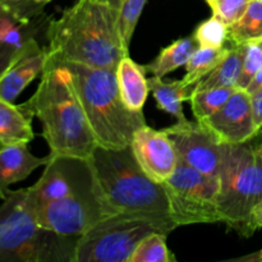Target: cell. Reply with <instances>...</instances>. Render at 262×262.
Instances as JSON below:
<instances>
[{"instance_id":"cell-25","label":"cell","mask_w":262,"mask_h":262,"mask_svg":"<svg viewBox=\"0 0 262 262\" xmlns=\"http://www.w3.org/2000/svg\"><path fill=\"white\" fill-rule=\"evenodd\" d=\"M168 235L154 232L137 245L128 262H174L176 257L166 246Z\"/></svg>"},{"instance_id":"cell-9","label":"cell","mask_w":262,"mask_h":262,"mask_svg":"<svg viewBox=\"0 0 262 262\" xmlns=\"http://www.w3.org/2000/svg\"><path fill=\"white\" fill-rule=\"evenodd\" d=\"M33 210L40 227L66 237H81L105 217L94 186Z\"/></svg>"},{"instance_id":"cell-17","label":"cell","mask_w":262,"mask_h":262,"mask_svg":"<svg viewBox=\"0 0 262 262\" xmlns=\"http://www.w3.org/2000/svg\"><path fill=\"white\" fill-rule=\"evenodd\" d=\"M115 73L123 102L133 112H142L150 92L145 67L127 55L119 61Z\"/></svg>"},{"instance_id":"cell-6","label":"cell","mask_w":262,"mask_h":262,"mask_svg":"<svg viewBox=\"0 0 262 262\" xmlns=\"http://www.w3.org/2000/svg\"><path fill=\"white\" fill-rule=\"evenodd\" d=\"M78 238L40 227L27 188L10 191L0 205L2 262H73Z\"/></svg>"},{"instance_id":"cell-35","label":"cell","mask_w":262,"mask_h":262,"mask_svg":"<svg viewBox=\"0 0 262 262\" xmlns=\"http://www.w3.org/2000/svg\"><path fill=\"white\" fill-rule=\"evenodd\" d=\"M206 3L210 5V8H212L215 5V3H216V0H206Z\"/></svg>"},{"instance_id":"cell-5","label":"cell","mask_w":262,"mask_h":262,"mask_svg":"<svg viewBox=\"0 0 262 262\" xmlns=\"http://www.w3.org/2000/svg\"><path fill=\"white\" fill-rule=\"evenodd\" d=\"M217 209L222 223L242 237L257 230L253 212L262 201V142L225 145L219 170Z\"/></svg>"},{"instance_id":"cell-22","label":"cell","mask_w":262,"mask_h":262,"mask_svg":"<svg viewBox=\"0 0 262 262\" xmlns=\"http://www.w3.org/2000/svg\"><path fill=\"white\" fill-rule=\"evenodd\" d=\"M262 38V2L251 0L243 14L229 26L232 45L255 42Z\"/></svg>"},{"instance_id":"cell-11","label":"cell","mask_w":262,"mask_h":262,"mask_svg":"<svg viewBox=\"0 0 262 262\" xmlns=\"http://www.w3.org/2000/svg\"><path fill=\"white\" fill-rule=\"evenodd\" d=\"M164 130L173 141L179 160L201 173L217 178L225 145H222L201 123L197 120L177 122Z\"/></svg>"},{"instance_id":"cell-28","label":"cell","mask_w":262,"mask_h":262,"mask_svg":"<svg viewBox=\"0 0 262 262\" xmlns=\"http://www.w3.org/2000/svg\"><path fill=\"white\" fill-rule=\"evenodd\" d=\"M243 58L242 68H241L239 79H238V89L247 90L256 73L262 67V51L256 42L243 43Z\"/></svg>"},{"instance_id":"cell-26","label":"cell","mask_w":262,"mask_h":262,"mask_svg":"<svg viewBox=\"0 0 262 262\" xmlns=\"http://www.w3.org/2000/svg\"><path fill=\"white\" fill-rule=\"evenodd\" d=\"M146 2L147 0H123L122 5L118 9V32L122 40L123 48L128 53H129L133 33L137 27L138 19L145 8Z\"/></svg>"},{"instance_id":"cell-39","label":"cell","mask_w":262,"mask_h":262,"mask_svg":"<svg viewBox=\"0 0 262 262\" xmlns=\"http://www.w3.org/2000/svg\"><path fill=\"white\" fill-rule=\"evenodd\" d=\"M261 2H262V0H261Z\"/></svg>"},{"instance_id":"cell-3","label":"cell","mask_w":262,"mask_h":262,"mask_svg":"<svg viewBox=\"0 0 262 262\" xmlns=\"http://www.w3.org/2000/svg\"><path fill=\"white\" fill-rule=\"evenodd\" d=\"M86 161L94 192L105 216L133 212L171 219L163 186L141 169L130 146L124 148L97 146Z\"/></svg>"},{"instance_id":"cell-20","label":"cell","mask_w":262,"mask_h":262,"mask_svg":"<svg viewBox=\"0 0 262 262\" xmlns=\"http://www.w3.org/2000/svg\"><path fill=\"white\" fill-rule=\"evenodd\" d=\"M197 48H199V43L194 40L193 36L179 38L166 48L161 49L159 55L151 63L143 67H145L146 72L151 73L152 76L164 78L166 74L177 71L181 67H186L187 61Z\"/></svg>"},{"instance_id":"cell-32","label":"cell","mask_w":262,"mask_h":262,"mask_svg":"<svg viewBox=\"0 0 262 262\" xmlns=\"http://www.w3.org/2000/svg\"><path fill=\"white\" fill-rule=\"evenodd\" d=\"M262 89V67L260 68V71L256 73L255 78L252 79V82L250 83V86L247 87V90L246 91L248 92V94H253L255 91H257V90Z\"/></svg>"},{"instance_id":"cell-19","label":"cell","mask_w":262,"mask_h":262,"mask_svg":"<svg viewBox=\"0 0 262 262\" xmlns=\"http://www.w3.org/2000/svg\"><path fill=\"white\" fill-rule=\"evenodd\" d=\"M148 87L155 97L159 109L176 118L177 122L188 120L184 115L183 102L191 99L194 86H187L183 79L164 82L163 78L152 76L148 78Z\"/></svg>"},{"instance_id":"cell-27","label":"cell","mask_w":262,"mask_h":262,"mask_svg":"<svg viewBox=\"0 0 262 262\" xmlns=\"http://www.w3.org/2000/svg\"><path fill=\"white\" fill-rule=\"evenodd\" d=\"M193 37L201 48L223 49L229 41V26L212 14L209 19L200 23Z\"/></svg>"},{"instance_id":"cell-16","label":"cell","mask_w":262,"mask_h":262,"mask_svg":"<svg viewBox=\"0 0 262 262\" xmlns=\"http://www.w3.org/2000/svg\"><path fill=\"white\" fill-rule=\"evenodd\" d=\"M49 155L37 158L28 145H12L0 148V200H5L10 186L25 181L40 166L46 165Z\"/></svg>"},{"instance_id":"cell-33","label":"cell","mask_w":262,"mask_h":262,"mask_svg":"<svg viewBox=\"0 0 262 262\" xmlns=\"http://www.w3.org/2000/svg\"><path fill=\"white\" fill-rule=\"evenodd\" d=\"M253 223H255L257 229L258 228H262V201L255 209V212H253Z\"/></svg>"},{"instance_id":"cell-31","label":"cell","mask_w":262,"mask_h":262,"mask_svg":"<svg viewBox=\"0 0 262 262\" xmlns=\"http://www.w3.org/2000/svg\"><path fill=\"white\" fill-rule=\"evenodd\" d=\"M251 95V101H252L253 118H255V124L257 127V133L262 129V89L257 90Z\"/></svg>"},{"instance_id":"cell-13","label":"cell","mask_w":262,"mask_h":262,"mask_svg":"<svg viewBox=\"0 0 262 262\" xmlns=\"http://www.w3.org/2000/svg\"><path fill=\"white\" fill-rule=\"evenodd\" d=\"M130 148L141 169L156 183H164L176 171L178 154L164 129L158 130L147 124L143 125L136 130Z\"/></svg>"},{"instance_id":"cell-34","label":"cell","mask_w":262,"mask_h":262,"mask_svg":"<svg viewBox=\"0 0 262 262\" xmlns=\"http://www.w3.org/2000/svg\"><path fill=\"white\" fill-rule=\"evenodd\" d=\"M95 2H99L101 4H106L109 7L115 8V9H119L120 5H122L123 0H95Z\"/></svg>"},{"instance_id":"cell-2","label":"cell","mask_w":262,"mask_h":262,"mask_svg":"<svg viewBox=\"0 0 262 262\" xmlns=\"http://www.w3.org/2000/svg\"><path fill=\"white\" fill-rule=\"evenodd\" d=\"M20 105L40 120L51 156L87 160L99 146L64 67H45L35 94Z\"/></svg>"},{"instance_id":"cell-23","label":"cell","mask_w":262,"mask_h":262,"mask_svg":"<svg viewBox=\"0 0 262 262\" xmlns=\"http://www.w3.org/2000/svg\"><path fill=\"white\" fill-rule=\"evenodd\" d=\"M228 50L229 48L227 46L223 49L199 46L186 64V76L183 77L184 83L187 86H196L219 66L220 61L228 54Z\"/></svg>"},{"instance_id":"cell-29","label":"cell","mask_w":262,"mask_h":262,"mask_svg":"<svg viewBox=\"0 0 262 262\" xmlns=\"http://www.w3.org/2000/svg\"><path fill=\"white\" fill-rule=\"evenodd\" d=\"M251 0H216L211 8L212 14L222 19L225 25L234 23L247 8Z\"/></svg>"},{"instance_id":"cell-7","label":"cell","mask_w":262,"mask_h":262,"mask_svg":"<svg viewBox=\"0 0 262 262\" xmlns=\"http://www.w3.org/2000/svg\"><path fill=\"white\" fill-rule=\"evenodd\" d=\"M171 219L118 212L100 220L78 238L73 262H128L138 243L154 232L177 229Z\"/></svg>"},{"instance_id":"cell-38","label":"cell","mask_w":262,"mask_h":262,"mask_svg":"<svg viewBox=\"0 0 262 262\" xmlns=\"http://www.w3.org/2000/svg\"><path fill=\"white\" fill-rule=\"evenodd\" d=\"M3 147H4V145H3V143L0 142V148H3Z\"/></svg>"},{"instance_id":"cell-37","label":"cell","mask_w":262,"mask_h":262,"mask_svg":"<svg viewBox=\"0 0 262 262\" xmlns=\"http://www.w3.org/2000/svg\"><path fill=\"white\" fill-rule=\"evenodd\" d=\"M256 43H257L258 46H260V49H261V51H262V38H260V40H257V41H255Z\"/></svg>"},{"instance_id":"cell-21","label":"cell","mask_w":262,"mask_h":262,"mask_svg":"<svg viewBox=\"0 0 262 262\" xmlns=\"http://www.w3.org/2000/svg\"><path fill=\"white\" fill-rule=\"evenodd\" d=\"M243 46L232 45L219 66L194 86L193 92L217 87H237L242 68ZM238 89V87H237Z\"/></svg>"},{"instance_id":"cell-8","label":"cell","mask_w":262,"mask_h":262,"mask_svg":"<svg viewBox=\"0 0 262 262\" xmlns=\"http://www.w3.org/2000/svg\"><path fill=\"white\" fill-rule=\"evenodd\" d=\"M161 186L177 227L222 223L217 209L219 178L201 173L179 160L173 176Z\"/></svg>"},{"instance_id":"cell-18","label":"cell","mask_w":262,"mask_h":262,"mask_svg":"<svg viewBox=\"0 0 262 262\" xmlns=\"http://www.w3.org/2000/svg\"><path fill=\"white\" fill-rule=\"evenodd\" d=\"M33 137L32 117L22 105L0 97V142L4 146L28 145Z\"/></svg>"},{"instance_id":"cell-36","label":"cell","mask_w":262,"mask_h":262,"mask_svg":"<svg viewBox=\"0 0 262 262\" xmlns=\"http://www.w3.org/2000/svg\"><path fill=\"white\" fill-rule=\"evenodd\" d=\"M256 138H257V140L260 141V142H262V129L257 133V135H256Z\"/></svg>"},{"instance_id":"cell-14","label":"cell","mask_w":262,"mask_h":262,"mask_svg":"<svg viewBox=\"0 0 262 262\" xmlns=\"http://www.w3.org/2000/svg\"><path fill=\"white\" fill-rule=\"evenodd\" d=\"M48 53L46 48H41L31 38L27 49L15 59L14 63L7 69L0 78V97L14 102V100L25 91L26 87L45 69Z\"/></svg>"},{"instance_id":"cell-1","label":"cell","mask_w":262,"mask_h":262,"mask_svg":"<svg viewBox=\"0 0 262 262\" xmlns=\"http://www.w3.org/2000/svg\"><path fill=\"white\" fill-rule=\"evenodd\" d=\"M117 20L115 8L95 0H77L49 22L46 66L78 63L117 69L119 61L129 55L123 48Z\"/></svg>"},{"instance_id":"cell-10","label":"cell","mask_w":262,"mask_h":262,"mask_svg":"<svg viewBox=\"0 0 262 262\" xmlns=\"http://www.w3.org/2000/svg\"><path fill=\"white\" fill-rule=\"evenodd\" d=\"M92 187V177L86 160L64 156H51L42 176L28 187V199L33 209L48 202L78 193Z\"/></svg>"},{"instance_id":"cell-15","label":"cell","mask_w":262,"mask_h":262,"mask_svg":"<svg viewBox=\"0 0 262 262\" xmlns=\"http://www.w3.org/2000/svg\"><path fill=\"white\" fill-rule=\"evenodd\" d=\"M53 0H0V41H25L30 27Z\"/></svg>"},{"instance_id":"cell-4","label":"cell","mask_w":262,"mask_h":262,"mask_svg":"<svg viewBox=\"0 0 262 262\" xmlns=\"http://www.w3.org/2000/svg\"><path fill=\"white\" fill-rule=\"evenodd\" d=\"M53 66H61L67 71L97 145L105 148L130 146L136 130L146 125V120L142 112H133L123 102L115 69L78 63Z\"/></svg>"},{"instance_id":"cell-30","label":"cell","mask_w":262,"mask_h":262,"mask_svg":"<svg viewBox=\"0 0 262 262\" xmlns=\"http://www.w3.org/2000/svg\"><path fill=\"white\" fill-rule=\"evenodd\" d=\"M31 38L32 37L25 41H18V42L0 41V78L7 72V69L14 63L15 59L19 58L20 54L27 49Z\"/></svg>"},{"instance_id":"cell-12","label":"cell","mask_w":262,"mask_h":262,"mask_svg":"<svg viewBox=\"0 0 262 262\" xmlns=\"http://www.w3.org/2000/svg\"><path fill=\"white\" fill-rule=\"evenodd\" d=\"M199 123L222 145L247 142L257 135L251 95L246 90H235L216 113Z\"/></svg>"},{"instance_id":"cell-24","label":"cell","mask_w":262,"mask_h":262,"mask_svg":"<svg viewBox=\"0 0 262 262\" xmlns=\"http://www.w3.org/2000/svg\"><path fill=\"white\" fill-rule=\"evenodd\" d=\"M237 87H217L192 94L191 107L196 120H204L216 113L229 100Z\"/></svg>"}]
</instances>
